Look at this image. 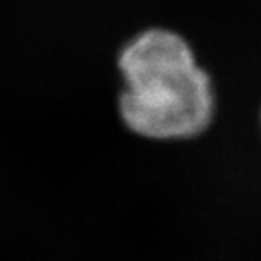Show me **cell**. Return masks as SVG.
Returning <instances> with one entry per match:
<instances>
[{
	"label": "cell",
	"instance_id": "cell-1",
	"mask_svg": "<svg viewBox=\"0 0 261 261\" xmlns=\"http://www.w3.org/2000/svg\"><path fill=\"white\" fill-rule=\"evenodd\" d=\"M118 65L125 80L120 113L130 130L179 140L207 129L214 116L211 78L179 35L149 29L123 47Z\"/></svg>",
	"mask_w": 261,
	"mask_h": 261
}]
</instances>
